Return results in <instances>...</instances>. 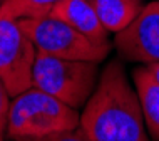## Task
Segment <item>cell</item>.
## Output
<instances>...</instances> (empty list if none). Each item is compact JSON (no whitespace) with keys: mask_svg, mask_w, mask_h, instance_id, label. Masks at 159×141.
<instances>
[{"mask_svg":"<svg viewBox=\"0 0 159 141\" xmlns=\"http://www.w3.org/2000/svg\"><path fill=\"white\" fill-rule=\"evenodd\" d=\"M17 141H91L85 134V131L80 126L70 131H59V133H52L47 136H40V138H24Z\"/></svg>","mask_w":159,"mask_h":141,"instance_id":"8fae6325","label":"cell"},{"mask_svg":"<svg viewBox=\"0 0 159 141\" xmlns=\"http://www.w3.org/2000/svg\"><path fill=\"white\" fill-rule=\"evenodd\" d=\"M8 109H10V94L7 87L0 81V141H3L7 134V119H8Z\"/></svg>","mask_w":159,"mask_h":141,"instance_id":"7c38bea8","label":"cell"},{"mask_svg":"<svg viewBox=\"0 0 159 141\" xmlns=\"http://www.w3.org/2000/svg\"><path fill=\"white\" fill-rule=\"evenodd\" d=\"M49 15L72 25L75 31L84 34L94 44L111 45L109 31L101 22V19L97 17L96 10H94L89 0H62L52 8V12Z\"/></svg>","mask_w":159,"mask_h":141,"instance_id":"52a82bcc","label":"cell"},{"mask_svg":"<svg viewBox=\"0 0 159 141\" xmlns=\"http://www.w3.org/2000/svg\"><path fill=\"white\" fill-rule=\"evenodd\" d=\"M109 32H121L139 15L144 0H89Z\"/></svg>","mask_w":159,"mask_h":141,"instance_id":"9c48e42d","label":"cell"},{"mask_svg":"<svg viewBox=\"0 0 159 141\" xmlns=\"http://www.w3.org/2000/svg\"><path fill=\"white\" fill-rule=\"evenodd\" d=\"M132 79L146 128L151 133L152 139L159 141V82L152 78L146 64L132 71Z\"/></svg>","mask_w":159,"mask_h":141,"instance_id":"ba28073f","label":"cell"},{"mask_svg":"<svg viewBox=\"0 0 159 141\" xmlns=\"http://www.w3.org/2000/svg\"><path fill=\"white\" fill-rule=\"evenodd\" d=\"M17 22L40 54L75 61H92L97 64L104 61L109 54L111 45L94 44L72 25L52 15L19 19Z\"/></svg>","mask_w":159,"mask_h":141,"instance_id":"277c9868","label":"cell"},{"mask_svg":"<svg viewBox=\"0 0 159 141\" xmlns=\"http://www.w3.org/2000/svg\"><path fill=\"white\" fill-rule=\"evenodd\" d=\"M62 0H3L0 17L7 19H35L45 17Z\"/></svg>","mask_w":159,"mask_h":141,"instance_id":"30bf717a","label":"cell"},{"mask_svg":"<svg viewBox=\"0 0 159 141\" xmlns=\"http://www.w3.org/2000/svg\"><path fill=\"white\" fill-rule=\"evenodd\" d=\"M2 3H3V0H0V7H2Z\"/></svg>","mask_w":159,"mask_h":141,"instance_id":"5bb4252c","label":"cell"},{"mask_svg":"<svg viewBox=\"0 0 159 141\" xmlns=\"http://www.w3.org/2000/svg\"><path fill=\"white\" fill-rule=\"evenodd\" d=\"M114 45L132 62H159V0L146 3L139 15L116 34Z\"/></svg>","mask_w":159,"mask_h":141,"instance_id":"8992f818","label":"cell"},{"mask_svg":"<svg viewBox=\"0 0 159 141\" xmlns=\"http://www.w3.org/2000/svg\"><path fill=\"white\" fill-rule=\"evenodd\" d=\"M79 126L91 141H149L136 89L119 61L109 62L102 71Z\"/></svg>","mask_w":159,"mask_h":141,"instance_id":"6da1fadb","label":"cell"},{"mask_svg":"<svg viewBox=\"0 0 159 141\" xmlns=\"http://www.w3.org/2000/svg\"><path fill=\"white\" fill-rule=\"evenodd\" d=\"M146 66H148L149 72L152 74V78L159 82V62H151V64H146Z\"/></svg>","mask_w":159,"mask_h":141,"instance_id":"4fadbf2b","label":"cell"},{"mask_svg":"<svg viewBox=\"0 0 159 141\" xmlns=\"http://www.w3.org/2000/svg\"><path fill=\"white\" fill-rule=\"evenodd\" d=\"M37 49L15 19L0 17V81L10 97L32 87Z\"/></svg>","mask_w":159,"mask_h":141,"instance_id":"5b68a950","label":"cell"},{"mask_svg":"<svg viewBox=\"0 0 159 141\" xmlns=\"http://www.w3.org/2000/svg\"><path fill=\"white\" fill-rule=\"evenodd\" d=\"M97 62L62 59L37 52L32 69V86L79 109L97 87Z\"/></svg>","mask_w":159,"mask_h":141,"instance_id":"3957f363","label":"cell"},{"mask_svg":"<svg viewBox=\"0 0 159 141\" xmlns=\"http://www.w3.org/2000/svg\"><path fill=\"white\" fill-rule=\"evenodd\" d=\"M80 125L79 111L39 87H29L10 101L7 136L10 139L40 138Z\"/></svg>","mask_w":159,"mask_h":141,"instance_id":"7a4b0ae2","label":"cell"}]
</instances>
